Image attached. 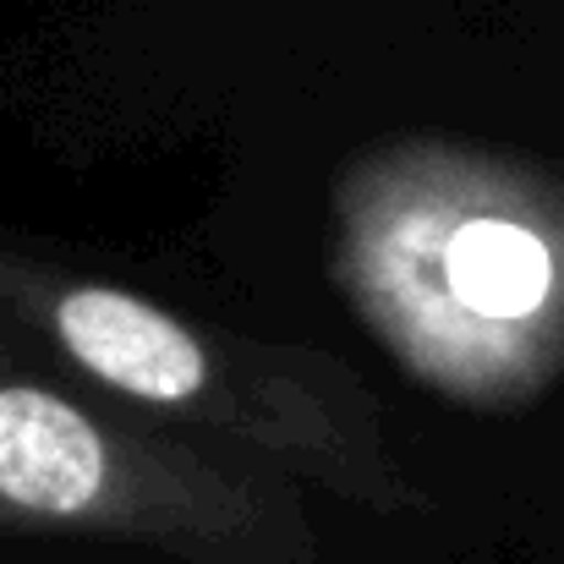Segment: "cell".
<instances>
[{"label": "cell", "instance_id": "cell-1", "mask_svg": "<svg viewBox=\"0 0 564 564\" xmlns=\"http://www.w3.org/2000/svg\"><path fill=\"white\" fill-rule=\"evenodd\" d=\"M0 318L138 416L149 411L241 444L378 516L416 505V482L389 455L373 394L329 357L203 329L138 291L6 247Z\"/></svg>", "mask_w": 564, "mask_h": 564}, {"label": "cell", "instance_id": "cell-2", "mask_svg": "<svg viewBox=\"0 0 564 564\" xmlns=\"http://www.w3.org/2000/svg\"><path fill=\"white\" fill-rule=\"evenodd\" d=\"M389 340L438 383L532 389L564 362V197L482 165L389 182L351 219Z\"/></svg>", "mask_w": 564, "mask_h": 564}, {"label": "cell", "instance_id": "cell-3", "mask_svg": "<svg viewBox=\"0 0 564 564\" xmlns=\"http://www.w3.org/2000/svg\"><path fill=\"white\" fill-rule=\"evenodd\" d=\"M0 527L187 564L318 560L313 521L280 477L11 368H0Z\"/></svg>", "mask_w": 564, "mask_h": 564}]
</instances>
